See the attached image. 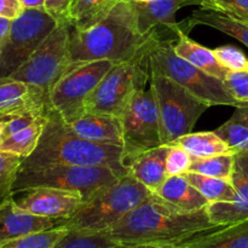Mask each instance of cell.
<instances>
[{
	"label": "cell",
	"mask_w": 248,
	"mask_h": 248,
	"mask_svg": "<svg viewBox=\"0 0 248 248\" xmlns=\"http://www.w3.org/2000/svg\"><path fill=\"white\" fill-rule=\"evenodd\" d=\"M240 19H242V21H245L246 23H248V17H246V18H240Z\"/></svg>",
	"instance_id": "obj_45"
},
{
	"label": "cell",
	"mask_w": 248,
	"mask_h": 248,
	"mask_svg": "<svg viewBox=\"0 0 248 248\" xmlns=\"http://www.w3.org/2000/svg\"><path fill=\"white\" fill-rule=\"evenodd\" d=\"M21 162L22 157L0 150V203L14 196V183Z\"/></svg>",
	"instance_id": "obj_32"
},
{
	"label": "cell",
	"mask_w": 248,
	"mask_h": 248,
	"mask_svg": "<svg viewBox=\"0 0 248 248\" xmlns=\"http://www.w3.org/2000/svg\"><path fill=\"white\" fill-rule=\"evenodd\" d=\"M21 0H0V17L15 19L23 12Z\"/></svg>",
	"instance_id": "obj_38"
},
{
	"label": "cell",
	"mask_w": 248,
	"mask_h": 248,
	"mask_svg": "<svg viewBox=\"0 0 248 248\" xmlns=\"http://www.w3.org/2000/svg\"><path fill=\"white\" fill-rule=\"evenodd\" d=\"M48 94L41 87L14 79H0V120L47 110Z\"/></svg>",
	"instance_id": "obj_15"
},
{
	"label": "cell",
	"mask_w": 248,
	"mask_h": 248,
	"mask_svg": "<svg viewBox=\"0 0 248 248\" xmlns=\"http://www.w3.org/2000/svg\"><path fill=\"white\" fill-rule=\"evenodd\" d=\"M174 41L156 43L150 53L152 72L166 75L210 107L228 106L236 108L245 104L232 97L223 80L207 74L179 57L173 50Z\"/></svg>",
	"instance_id": "obj_7"
},
{
	"label": "cell",
	"mask_w": 248,
	"mask_h": 248,
	"mask_svg": "<svg viewBox=\"0 0 248 248\" xmlns=\"http://www.w3.org/2000/svg\"><path fill=\"white\" fill-rule=\"evenodd\" d=\"M133 2L137 12L138 29L140 34H152L159 41L177 40L178 31L183 28V26L182 22L178 23L176 21V14L181 7L186 6L184 0H152L145 2Z\"/></svg>",
	"instance_id": "obj_14"
},
{
	"label": "cell",
	"mask_w": 248,
	"mask_h": 248,
	"mask_svg": "<svg viewBox=\"0 0 248 248\" xmlns=\"http://www.w3.org/2000/svg\"><path fill=\"white\" fill-rule=\"evenodd\" d=\"M61 220L40 217L22 210L14 196L0 203V246L31 232L58 227Z\"/></svg>",
	"instance_id": "obj_17"
},
{
	"label": "cell",
	"mask_w": 248,
	"mask_h": 248,
	"mask_svg": "<svg viewBox=\"0 0 248 248\" xmlns=\"http://www.w3.org/2000/svg\"><path fill=\"white\" fill-rule=\"evenodd\" d=\"M138 29L137 12L132 0H123L110 14L94 26L77 31L72 27L69 41L70 62L107 60L114 63L135 57L149 40Z\"/></svg>",
	"instance_id": "obj_2"
},
{
	"label": "cell",
	"mask_w": 248,
	"mask_h": 248,
	"mask_svg": "<svg viewBox=\"0 0 248 248\" xmlns=\"http://www.w3.org/2000/svg\"><path fill=\"white\" fill-rule=\"evenodd\" d=\"M200 6L224 12L237 18L248 17V0H202Z\"/></svg>",
	"instance_id": "obj_35"
},
{
	"label": "cell",
	"mask_w": 248,
	"mask_h": 248,
	"mask_svg": "<svg viewBox=\"0 0 248 248\" xmlns=\"http://www.w3.org/2000/svg\"><path fill=\"white\" fill-rule=\"evenodd\" d=\"M58 24L44 9H24L12 19L9 34L0 46V79L10 78L22 67Z\"/></svg>",
	"instance_id": "obj_9"
},
{
	"label": "cell",
	"mask_w": 248,
	"mask_h": 248,
	"mask_svg": "<svg viewBox=\"0 0 248 248\" xmlns=\"http://www.w3.org/2000/svg\"><path fill=\"white\" fill-rule=\"evenodd\" d=\"M133 1H137V2H145V1H152V0H133Z\"/></svg>",
	"instance_id": "obj_44"
},
{
	"label": "cell",
	"mask_w": 248,
	"mask_h": 248,
	"mask_svg": "<svg viewBox=\"0 0 248 248\" xmlns=\"http://www.w3.org/2000/svg\"><path fill=\"white\" fill-rule=\"evenodd\" d=\"M154 194L183 211L203 210L210 205L207 199L193 184L189 183L183 174L167 177L164 184Z\"/></svg>",
	"instance_id": "obj_22"
},
{
	"label": "cell",
	"mask_w": 248,
	"mask_h": 248,
	"mask_svg": "<svg viewBox=\"0 0 248 248\" xmlns=\"http://www.w3.org/2000/svg\"><path fill=\"white\" fill-rule=\"evenodd\" d=\"M149 86L157 104L164 145H172L178 138L191 133L200 116L210 108L166 75L152 72Z\"/></svg>",
	"instance_id": "obj_8"
},
{
	"label": "cell",
	"mask_w": 248,
	"mask_h": 248,
	"mask_svg": "<svg viewBox=\"0 0 248 248\" xmlns=\"http://www.w3.org/2000/svg\"><path fill=\"white\" fill-rule=\"evenodd\" d=\"M156 43L159 40L150 35L144 47L135 57L115 63L87 99L86 113L120 118L136 92L144 90L152 77L150 53Z\"/></svg>",
	"instance_id": "obj_5"
},
{
	"label": "cell",
	"mask_w": 248,
	"mask_h": 248,
	"mask_svg": "<svg viewBox=\"0 0 248 248\" xmlns=\"http://www.w3.org/2000/svg\"><path fill=\"white\" fill-rule=\"evenodd\" d=\"M220 227L211 220L206 208L183 211L153 193L108 234L118 244L184 246Z\"/></svg>",
	"instance_id": "obj_1"
},
{
	"label": "cell",
	"mask_w": 248,
	"mask_h": 248,
	"mask_svg": "<svg viewBox=\"0 0 248 248\" xmlns=\"http://www.w3.org/2000/svg\"><path fill=\"white\" fill-rule=\"evenodd\" d=\"M179 248H248V218L223 225Z\"/></svg>",
	"instance_id": "obj_23"
},
{
	"label": "cell",
	"mask_w": 248,
	"mask_h": 248,
	"mask_svg": "<svg viewBox=\"0 0 248 248\" xmlns=\"http://www.w3.org/2000/svg\"><path fill=\"white\" fill-rule=\"evenodd\" d=\"M182 24L188 33L194 28V26L199 24L211 27L241 41L248 47V23L232 15L201 7L195 10L186 21L182 22Z\"/></svg>",
	"instance_id": "obj_21"
},
{
	"label": "cell",
	"mask_w": 248,
	"mask_h": 248,
	"mask_svg": "<svg viewBox=\"0 0 248 248\" xmlns=\"http://www.w3.org/2000/svg\"><path fill=\"white\" fill-rule=\"evenodd\" d=\"M50 165L106 166L121 174L128 173L124 164L123 147L82 140L70 130L68 124L51 106L48 107L47 121L38 147L28 157L22 159L18 171Z\"/></svg>",
	"instance_id": "obj_3"
},
{
	"label": "cell",
	"mask_w": 248,
	"mask_h": 248,
	"mask_svg": "<svg viewBox=\"0 0 248 248\" xmlns=\"http://www.w3.org/2000/svg\"><path fill=\"white\" fill-rule=\"evenodd\" d=\"M11 23H12V19L5 18V17H0V46H1L2 41L5 40L7 34H9Z\"/></svg>",
	"instance_id": "obj_40"
},
{
	"label": "cell",
	"mask_w": 248,
	"mask_h": 248,
	"mask_svg": "<svg viewBox=\"0 0 248 248\" xmlns=\"http://www.w3.org/2000/svg\"><path fill=\"white\" fill-rule=\"evenodd\" d=\"M181 246H170V245H137V244H118L111 248H179Z\"/></svg>",
	"instance_id": "obj_39"
},
{
	"label": "cell",
	"mask_w": 248,
	"mask_h": 248,
	"mask_svg": "<svg viewBox=\"0 0 248 248\" xmlns=\"http://www.w3.org/2000/svg\"><path fill=\"white\" fill-rule=\"evenodd\" d=\"M16 194H21L18 199H14L22 210L57 220L72 217L84 201L79 193L48 186L24 189Z\"/></svg>",
	"instance_id": "obj_13"
},
{
	"label": "cell",
	"mask_w": 248,
	"mask_h": 248,
	"mask_svg": "<svg viewBox=\"0 0 248 248\" xmlns=\"http://www.w3.org/2000/svg\"><path fill=\"white\" fill-rule=\"evenodd\" d=\"M24 9H44L45 0H21Z\"/></svg>",
	"instance_id": "obj_41"
},
{
	"label": "cell",
	"mask_w": 248,
	"mask_h": 248,
	"mask_svg": "<svg viewBox=\"0 0 248 248\" xmlns=\"http://www.w3.org/2000/svg\"><path fill=\"white\" fill-rule=\"evenodd\" d=\"M124 164L136 155L162 145L157 104L152 89L136 92L120 118Z\"/></svg>",
	"instance_id": "obj_12"
},
{
	"label": "cell",
	"mask_w": 248,
	"mask_h": 248,
	"mask_svg": "<svg viewBox=\"0 0 248 248\" xmlns=\"http://www.w3.org/2000/svg\"><path fill=\"white\" fill-rule=\"evenodd\" d=\"M224 82L236 101L248 103V70H230Z\"/></svg>",
	"instance_id": "obj_36"
},
{
	"label": "cell",
	"mask_w": 248,
	"mask_h": 248,
	"mask_svg": "<svg viewBox=\"0 0 248 248\" xmlns=\"http://www.w3.org/2000/svg\"><path fill=\"white\" fill-rule=\"evenodd\" d=\"M68 232V228L58 225L51 229L31 232L19 239L12 240L1 245L0 248H52Z\"/></svg>",
	"instance_id": "obj_31"
},
{
	"label": "cell",
	"mask_w": 248,
	"mask_h": 248,
	"mask_svg": "<svg viewBox=\"0 0 248 248\" xmlns=\"http://www.w3.org/2000/svg\"><path fill=\"white\" fill-rule=\"evenodd\" d=\"M191 159L190 155L179 145H170L169 154L166 159V170L167 174L170 176H182L186 173L190 167Z\"/></svg>",
	"instance_id": "obj_34"
},
{
	"label": "cell",
	"mask_w": 248,
	"mask_h": 248,
	"mask_svg": "<svg viewBox=\"0 0 248 248\" xmlns=\"http://www.w3.org/2000/svg\"><path fill=\"white\" fill-rule=\"evenodd\" d=\"M234 161L235 153L216 155L203 159H193L188 172H195L216 178L230 179L234 169Z\"/></svg>",
	"instance_id": "obj_30"
},
{
	"label": "cell",
	"mask_w": 248,
	"mask_h": 248,
	"mask_svg": "<svg viewBox=\"0 0 248 248\" xmlns=\"http://www.w3.org/2000/svg\"><path fill=\"white\" fill-rule=\"evenodd\" d=\"M74 0H45L44 10L58 23L72 24V7Z\"/></svg>",
	"instance_id": "obj_37"
},
{
	"label": "cell",
	"mask_w": 248,
	"mask_h": 248,
	"mask_svg": "<svg viewBox=\"0 0 248 248\" xmlns=\"http://www.w3.org/2000/svg\"><path fill=\"white\" fill-rule=\"evenodd\" d=\"M173 50L179 57L223 81L229 74L230 70L218 61L215 51L191 40L188 36V31H184L183 28L178 31V38L174 41Z\"/></svg>",
	"instance_id": "obj_20"
},
{
	"label": "cell",
	"mask_w": 248,
	"mask_h": 248,
	"mask_svg": "<svg viewBox=\"0 0 248 248\" xmlns=\"http://www.w3.org/2000/svg\"><path fill=\"white\" fill-rule=\"evenodd\" d=\"M202 0H184V4L186 6H189V5H201Z\"/></svg>",
	"instance_id": "obj_42"
},
{
	"label": "cell",
	"mask_w": 248,
	"mask_h": 248,
	"mask_svg": "<svg viewBox=\"0 0 248 248\" xmlns=\"http://www.w3.org/2000/svg\"><path fill=\"white\" fill-rule=\"evenodd\" d=\"M48 110V109H47ZM47 121V111L46 114L36 119L34 123L27 127L7 136L0 143V150L10 154H15L17 156L26 159L38 147V143L43 135L44 127Z\"/></svg>",
	"instance_id": "obj_25"
},
{
	"label": "cell",
	"mask_w": 248,
	"mask_h": 248,
	"mask_svg": "<svg viewBox=\"0 0 248 248\" xmlns=\"http://www.w3.org/2000/svg\"><path fill=\"white\" fill-rule=\"evenodd\" d=\"M215 132L234 152L248 153V103L236 107L232 118Z\"/></svg>",
	"instance_id": "obj_27"
},
{
	"label": "cell",
	"mask_w": 248,
	"mask_h": 248,
	"mask_svg": "<svg viewBox=\"0 0 248 248\" xmlns=\"http://www.w3.org/2000/svg\"><path fill=\"white\" fill-rule=\"evenodd\" d=\"M115 64L101 60L75 63L48 91L50 106L67 124L86 113V102L104 75Z\"/></svg>",
	"instance_id": "obj_10"
},
{
	"label": "cell",
	"mask_w": 248,
	"mask_h": 248,
	"mask_svg": "<svg viewBox=\"0 0 248 248\" xmlns=\"http://www.w3.org/2000/svg\"><path fill=\"white\" fill-rule=\"evenodd\" d=\"M123 0H74L72 7V26L85 31L108 16Z\"/></svg>",
	"instance_id": "obj_26"
},
{
	"label": "cell",
	"mask_w": 248,
	"mask_h": 248,
	"mask_svg": "<svg viewBox=\"0 0 248 248\" xmlns=\"http://www.w3.org/2000/svg\"><path fill=\"white\" fill-rule=\"evenodd\" d=\"M213 51L218 61L229 70H234V72L248 70V58L239 48L227 45L215 48Z\"/></svg>",
	"instance_id": "obj_33"
},
{
	"label": "cell",
	"mask_w": 248,
	"mask_h": 248,
	"mask_svg": "<svg viewBox=\"0 0 248 248\" xmlns=\"http://www.w3.org/2000/svg\"><path fill=\"white\" fill-rule=\"evenodd\" d=\"M115 245L118 242L111 239L108 232H93L69 229L52 248H111Z\"/></svg>",
	"instance_id": "obj_29"
},
{
	"label": "cell",
	"mask_w": 248,
	"mask_h": 248,
	"mask_svg": "<svg viewBox=\"0 0 248 248\" xmlns=\"http://www.w3.org/2000/svg\"><path fill=\"white\" fill-rule=\"evenodd\" d=\"M169 149L170 145L162 144L133 156L126 162L128 173L155 193L169 177L166 170Z\"/></svg>",
	"instance_id": "obj_19"
},
{
	"label": "cell",
	"mask_w": 248,
	"mask_h": 248,
	"mask_svg": "<svg viewBox=\"0 0 248 248\" xmlns=\"http://www.w3.org/2000/svg\"><path fill=\"white\" fill-rule=\"evenodd\" d=\"M152 194L147 186L127 173L82 202L74 215L61 220L60 225L81 232H108Z\"/></svg>",
	"instance_id": "obj_4"
},
{
	"label": "cell",
	"mask_w": 248,
	"mask_h": 248,
	"mask_svg": "<svg viewBox=\"0 0 248 248\" xmlns=\"http://www.w3.org/2000/svg\"><path fill=\"white\" fill-rule=\"evenodd\" d=\"M173 144L183 148L190 155L191 159H203V157L235 153L215 131L189 133L178 138Z\"/></svg>",
	"instance_id": "obj_24"
},
{
	"label": "cell",
	"mask_w": 248,
	"mask_h": 248,
	"mask_svg": "<svg viewBox=\"0 0 248 248\" xmlns=\"http://www.w3.org/2000/svg\"><path fill=\"white\" fill-rule=\"evenodd\" d=\"M183 176L207 199L210 203L234 201L236 194L230 179L216 178L195 172H186Z\"/></svg>",
	"instance_id": "obj_28"
},
{
	"label": "cell",
	"mask_w": 248,
	"mask_h": 248,
	"mask_svg": "<svg viewBox=\"0 0 248 248\" xmlns=\"http://www.w3.org/2000/svg\"><path fill=\"white\" fill-rule=\"evenodd\" d=\"M72 27L67 23L58 24L31 57L6 79L36 85L48 93L51 87L73 65L69 52Z\"/></svg>",
	"instance_id": "obj_11"
},
{
	"label": "cell",
	"mask_w": 248,
	"mask_h": 248,
	"mask_svg": "<svg viewBox=\"0 0 248 248\" xmlns=\"http://www.w3.org/2000/svg\"><path fill=\"white\" fill-rule=\"evenodd\" d=\"M235 199L232 202H216L207 206L211 220L217 225H229L248 218V153L235 152L232 173Z\"/></svg>",
	"instance_id": "obj_16"
},
{
	"label": "cell",
	"mask_w": 248,
	"mask_h": 248,
	"mask_svg": "<svg viewBox=\"0 0 248 248\" xmlns=\"http://www.w3.org/2000/svg\"><path fill=\"white\" fill-rule=\"evenodd\" d=\"M68 126L75 135L90 142L120 147L124 144L120 119L116 116L85 113Z\"/></svg>",
	"instance_id": "obj_18"
},
{
	"label": "cell",
	"mask_w": 248,
	"mask_h": 248,
	"mask_svg": "<svg viewBox=\"0 0 248 248\" xmlns=\"http://www.w3.org/2000/svg\"><path fill=\"white\" fill-rule=\"evenodd\" d=\"M4 127H5V123L0 120V143H1L2 137H4Z\"/></svg>",
	"instance_id": "obj_43"
},
{
	"label": "cell",
	"mask_w": 248,
	"mask_h": 248,
	"mask_svg": "<svg viewBox=\"0 0 248 248\" xmlns=\"http://www.w3.org/2000/svg\"><path fill=\"white\" fill-rule=\"evenodd\" d=\"M125 174L106 166L50 165L39 169L18 171L14 183V194L24 189L48 186L79 193L84 200L82 202H85L103 189L113 186Z\"/></svg>",
	"instance_id": "obj_6"
}]
</instances>
